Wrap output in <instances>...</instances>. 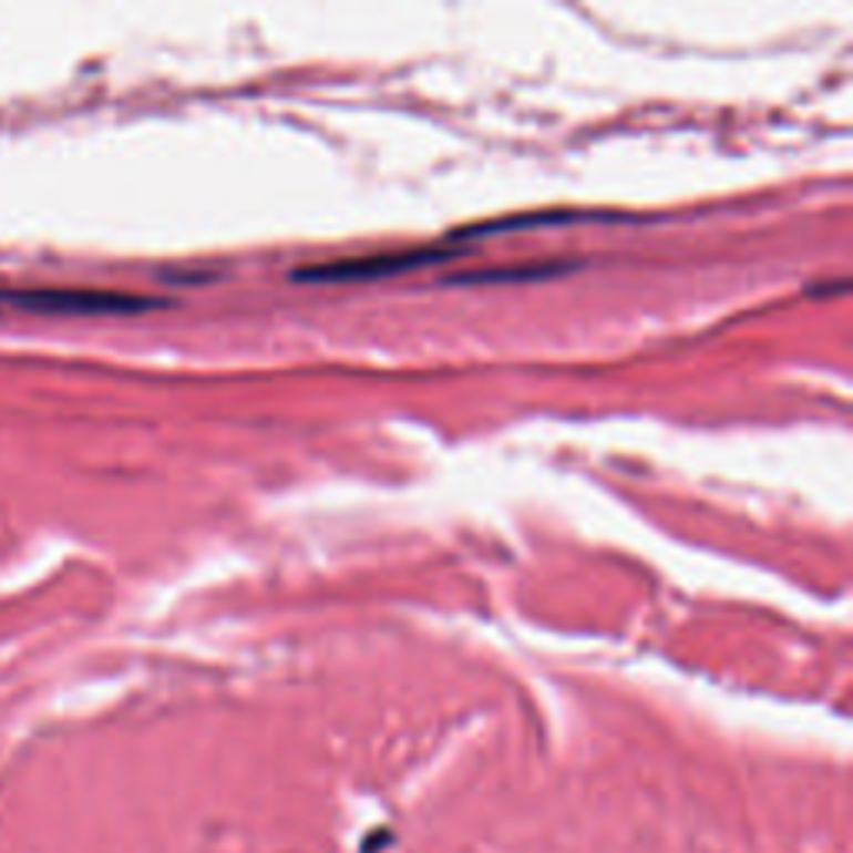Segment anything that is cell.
<instances>
[{
  "instance_id": "6da1fadb",
  "label": "cell",
  "mask_w": 853,
  "mask_h": 853,
  "mask_svg": "<svg viewBox=\"0 0 853 853\" xmlns=\"http://www.w3.org/2000/svg\"><path fill=\"white\" fill-rule=\"evenodd\" d=\"M21 310L44 314V317H121L161 307V300L124 294V290H91V287H34V290H11L0 294Z\"/></svg>"
},
{
  "instance_id": "7a4b0ae2",
  "label": "cell",
  "mask_w": 853,
  "mask_h": 853,
  "mask_svg": "<svg viewBox=\"0 0 853 853\" xmlns=\"http://www.w3.org/2000/svg\"><path fill=\"white\" fill-rule=\"evenodd\" d=\"M458 257L454 247H410V250H387V254H360L327 264H310L294 274L304 284H360V280H383L397 274H410L431 264H444Z\"/></svg>"
},
{
  "instance_id": "3957f363",
  "label": "cell",
  "mask_w": 853,
  "mask_h": 853,
  "mask_svg": "<svg viewBox=\"0 0 853 853\" xmlns=\"http://www.w3.org/2000/svg\"><path fill=\"white\" fill-rule=\"evenodd\" d=\"M544 274H554V270H494V274H471V277H464L467 284H487V280H537V277H544Z\"/></svg>"
}]
</instances>
